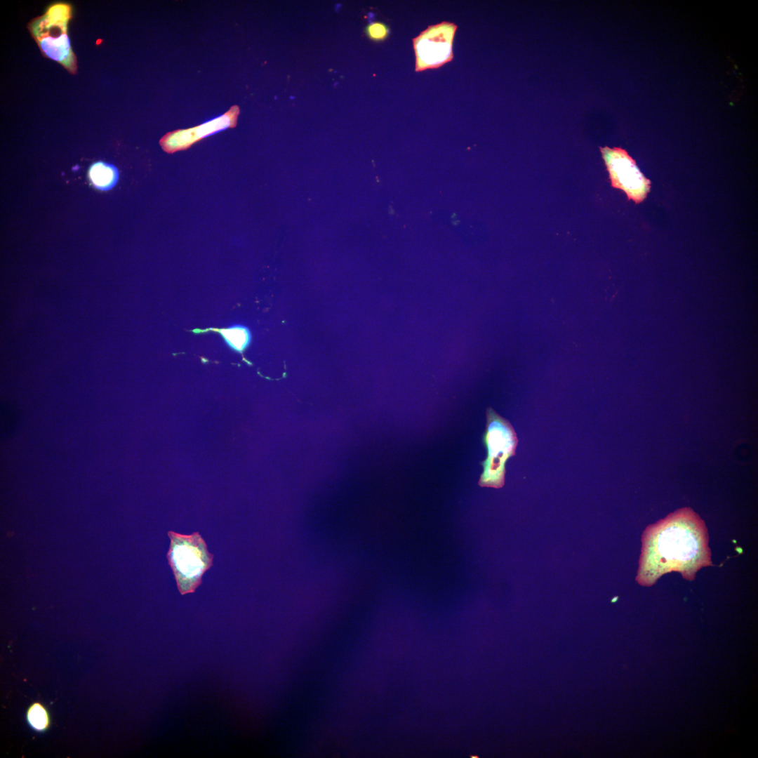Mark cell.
I'll list each match as a JSON object with an SVG mask.
<instances>
[{
    "label": "cell",
    "mask_w": 758,
    "mask_h": 758,
    "mask_svg": "<svg viewBox=\"0 0 758 758\" xmlns=\"http://www.w3.org/2000/svg\"><path fill=\"white\" fill-rule=\"evenodd\" d=\"M72 17V6L67 3L50 5L44 14L32 19L28 29L42 54L58 62L69 72L75 74L77 58L67 34V25Z\"/></svg>",
    "instance_id": "6da1fadb"
},
{
    "label": "cell",
    "mask_w": 758,
    "mask_h": 758,
    "mask_svg": "<svg viewBox=\"0 0 758 758\" xmlns=\"http://www.w3.org/2000/svg\"><path fill=\"white\" fill-rule=\"evenodd\" d=\"M171 543L167 558L173 572L178 589L182 595L195 592L202 576L213 564V555L209 553L201 536L195 532L182 535L168 531Z\"/></svg>",
    "instance_id": "7a4b0ae2"
},
{
    "label": "cell",
    "mask_w": 758,
    "mask_h": 758,
    "mask_svg": "<svg viewBox=\"0 0 758 758\" xmlns=\"http://www.w3.org/2000/svg\"><path fill=\"white\" fill-rule=\"evenodd\" d=\"M483 441L488 453L481 463L483 472L478 484L482 487L500 488L505 483V464L515 454L518 439L510 422L491 408L486 410Z\"/></svg>",
    "instance_id": "3957f363"
},
{
    "label": "cell",
    "mask_w": 758,
    "mask_h": 758,
    "mask_svg": "<svg viewBox=\"0 0 758 758\" xmlns=\"http://www.w3.org/2000/svg\"><path fill=\"white\" fill-rule=\"evenodd\" d=\"M609 173L611 185L625 192L628 199L640 203L650 191L651 181L637 167L635 161L620 147H599Z\"/></svg>",
    "instance_id": "277c9868"
},
{
    "label": "cell",
    "mask_w": 758,
    "mask_h": 758,
    "mask_svg": "<svg viewBox=\"0 0 758 758\" xmlns=\"http://www.w3.org/2000/svg\"><path fill=\"white\" fill-rule=\"evenodd\" d=\"M456 28L454 23L442 22L428 27L413 39L416 72L439 67L453 59Z\"/></svg>",
    "instance_id": "5b68a950"
},
{
    "label": "cell",
    "mask_w": 758,
    "mask_h": 758,
    "mask_svg": "<svg viewBox=\"0 0 758 758\" xmlns=\"http://www.w3.org/2000/svg\"><path fill=\"white\" fill-rule=\"evenodd\" d=\"M240 109L238 105H232L223 114L192 128L178 129L166 133L159 140L162 149L172 154L185 150L201 140L224 131L234 128L237 124Z\"/></svg>",
    "instance_id": "8992f818"
},
{
    "label": "cell",
    "mask_w": 758,
    "mask_h": 758,
    "mask_svg": "<svg viewBox=\"0 0 758 758\" xmlns=\"http://www.w3.org/2000/svg\"><path fill=\"white\" fill-rule=\"evenodd\" d=\"M88 175L95 188L105 191L112 189L119 179L117 168L102 161L93 163L88 169Z\"/></svg>",
    "instance_id": "52a82bcc"
},
{
    "label": "cell",
    "mask_w": 758,
    "mask_h": 758,
    "mask_svg": "<svg viewBox=\"0 0 758 758\" xmlns=\"http://www.w3.org/2000/svg\"><path fill=\"white\" fill-rule=\"evenodd\" d=\"M21 415L18 407L9 401H3L0 407V432L3 440L11 438L18 430Z\"/></svg>",
    "instance_id": "ba28073f"
},
{
    "label": "cell",
    "mask_w": 758,
    "mask_h": 758,
    "mask_svg": "<svg viewBox=\"0 0 758 758\" xmlns=\"http://www.w3.org/2000/svg\"><path fill=\"white\" fill-rule=\"evenodd\" d=\"M226 341L237 351H242L251 340L249 331L244 326H236L223 332Z\"/></svg>",
    "instance_id": "9c48e42d"
},
{
    "label": "cell",
    "mask_w": 758,
    "mask_h": 758,
    "mask_svg": "<svg viewBox=\"0 0 758 758\" xmlns=\"http://www.w3.org/2000/svg\"><path fill=\"white\" fill-rule=\"evenodd\" d=\"M30 726L37 731L45 730L49 724V717L45 707L39 703L30 705L27 712Z\"/></svg>",
    "instance_id": "30bf717a"
},
{
    "label": "cell",
    "mask_w": 758,
    "mask_h": 758,
    "mask_svg": "<svg viewBox=\"0 0 758 758\" xmlns=\"http://www.w3.org/2000/svg\"><path fill=\"white\" fill-rule=\"evenodd\" d=\"M366 34L372 40L382 41L387 37L389 28L382 22H373L366 27Z\"/></svg>",
    "instance_id": "8fae6325"
}]
</instances>
